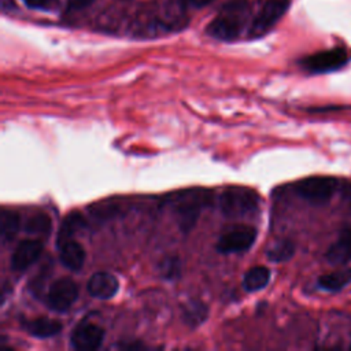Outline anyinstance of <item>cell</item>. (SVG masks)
<instances>
[{
	"label": "cell",
	"mask_w": 351,
	"mask_h": 351,
	"mask_svg": "<svg viewBox=\"0 0 351 351\" xmlns=\"http://www.w3.org/2000/svg\"><path fill=\"white\" fill-rule=\"evenodd\" d=\"M295 254V245L289 240H280L274 243L266 252L269 261L274 263H281L289 261Z\"/></svg>",
	"instance_id": "cell-20"
},
{
	"label": "cell",
	"mask_w": 351,
	"mask_h": 351,
	"mask_svg": "<svg viewBox=\"0 0 351 351\" xmlns=\"http://www.w3.org/2000/svg\"><path fill=\"white\" fill-rule=\"evenodd\" d=\"M270 281V270L266 266H254L243 277V288L248 292L263 289Z\"/></svg>",
	"instance_id": "cell-16"
},
{
	"label": "cell",
	"mask_w": 351,
	"mask_h": 351,
	"mask_svg": "<svg viewBox=\"0 0 351 351\" xmlns=\"http://www.w3.org/2000/svg\"><path fill=\"white\" fill-rule=\"evenodd\" d=\"M43 243L34 239H26L21 241L12 255H11V267L14 271H23L30 267L41 255Z\"/></svg>",
	"instance_id": "cell-10"
},
{
	"label": "cell",
	"mask_w": 351,
	"mask_h": 351,
	"mask_svg": "<svg viewBox=\"0 0 351 351\" xmlns=\"http://www.w3.org/2000/svg\"><path fill=\"white\" fill-rule=\"evenodd\" d=\"M88 292L90 296L101 300L111 299L119 291V281L118 278L108 271H96L90 276L86 284Z\"/></svg>",
	"instance_id": "cell-11"
},
{
	"label": "cell",
	"mask_w": 351,
	"mask_h": 351,
	"mask_svg": "<svg viewBox=\"0 0 351 351\" xmlns=\"http://www.w3.org/2000/svg\"><path fill=\"white\" fill-rule=\"evenodd\" d=\"M25 330L38 339H48L58 335L62 330V322L47 317H38L36 319L25 322Z\"/></svg>",
	"instance_id": "cell-14"
},
{
	"label": "cell",
	"mask_w": 351,
	"mask_h": 351,
	"mask_svg": "<svg viewBox=\"0 0 351 351\" xmlns=\"http://www.w3.org/2000/svg\"><path fill=\"white\" fill-rule=\"evenodd\" d=\"M19 230V215L12 210L3 208L0 214V237L3 243L11 241Z\"/></svg>",
	"instance_id": "cell-19"
},
{
	"label": "cell",
	"mask_w": 351,
	"mask_h": 351,
	"mask_svg": "<svg viewBox=\"0 0 351 351\" xmlns=\"http://www.w3.org/2000/svg\"><path fill=\"white\" fill-rule=\"evenodd\" d=\"M214 0H191V3L195 5V7H204L210 3H213Z\"/></svg>",
	"instance_id": "cell-25"
},
{
	"label": "cell",
	"mask_w": 351,
	"mask_h": 351,
	"mask_svg": "<svg viewBox=\"0 0 351 351\" xmlns=\"http://www.w3.org/2000/svg\"><path fill=\"white\" fill-rule=\"evenodd\" d=\"M103 339H104V330L100 326L88 321L78 324L70 335L71 346L77 350H84V351L99 348L103 343Z\"/></svg>",
	"instance_id": "cell-9"
},
{
	"label": "cell",
	"mask_w": 351,
	"mask_h": 351,
	"mask_svg": "<svg viewBox=\"0 0 351 351\" xmlns=\"http://www.w3.org/2000/svg\"><path fill=\"white\" fill-rule=\"evenodd\" d=\"M85 258L84 247L74 239L59 247V259L62 265L71 271H78L84 266Z\"/></svg>",
	"instance_id": "cell-13"
},
{
	"label": "cell",
	"mask_w": 351,
	"mask_h": 351,
	"mask_svg": "<svg viewBox=\"0 0 351 351\" xmlns=\"http://www.w3.org/2000/svg\"><path fill=\"white\" fill-rule=\"evenodd\" d=\"M247 16L245 0H233L223 5L222 11L207 25V34L222 41L239 37Z\"/></svg>",
	"instance_id": "cell-1"
},
{
	"label": "cell",
	"mask_w": 351,
	"mask_h": 351,
	"mask_svg": "<svg viewBox=\"0 0 351 351\" xmlns=\"http://www.w3.org/2000/svg\"><path fill=\"white\" fill-rule=\"evenodd\" d=\"M85 225V219L80 211H71L69 213L64 219L62 221L58 234H56V244L60 247L62 244L73 240L74 234L81 230Z\"/></svg>",
	"instance_id": "cell-15"
},
{
	"label": "cell",
	"mask_w": 351,
	"mask_h": 351,
	"mask_svg": "<svg viewBox=\"0 0 351 351\" xmlns=\"http://www.w3.org/2000/svg\"><path fill=\"white\" fill-rule=\"evenodd\" d=\"M93 0H69L67 3V8L70 11H80L84 10L86 7H89L92 4Z\"/></svg>",
	"instance_id": "cell-23"
},
{
	"label": "cell",
	"mask_w": 351,
	"mask_h": 351,
	"mask_svg": "<svg viewBox=\"0 0 351 351\" xmlns=\"http://www.w3.org/2000/svg\"><path fill=\"white\" fill-rule=\"evenodd\" d=\"M208 315L207 306L200 300H191L182 307V319L191 328H196L206 321Z\"/></svg>",
	"instance_id": "cell-18"
},
{
	"label": "cell",
	"mask_w": 351,
	"mask_h": 351,
	"mask_svg": "<svg viewBox=\"0 0 351 351\" xmlns=\"http://www.w3.org/2000/svg\"><path fill=\"white\" fill-rule=\"evenodd\" d=\"M51 229H52L51 218L43 213L29 217L23 225V230L29 234H48Z\"/></svg>",
	"instance_id": "cell-21"
},
{
	"label": "cell",
	"mask_w": 351,
	"mask_h": 351,
	"mask_svg": "<svg viewBox=\"0 0 351 351\" xmlns=\"http://www.w3.org/2000/svg\"><path fill=\"white\" fill-rule=\"evenodd\" d=\"M259 196L255 191L245 186H229L219 197V207L223 215L240 218L258 210Z\"/></svg>",
	"instance_id": "cell-2"
},
{
	"label": "cell",
	"mask_w": 351,
	"mask_h": 351,
	"mask_svg": "<svg viewBox=\"0 0 351 351\" xmlns=\"http://www.w3.org/2000/svg\"><path fill=\"white\" fill-rule=\"evenodd\" d=\"M337 181L333 177H308L296 184V193L313 204L328 202L335 193Z\"/></svg>",
	"instance_id": "cell-4"
},
{
	"label": "cell",
	"mask_w": 351,
	"mask_h": 351,
	"mask_svg": "<svg viewBox=\"0 0 351 351\" xmlns=\"http://www.w3.org/2000/svg\"><path fill=\"white\" fill-rule=\"evenodd\" d=\"M256 239V229L250 225H234L228 229L217 241V251L221 254L244 252L250 250Z\"/></svg>",
	"instance_id": "cell-5"
},
{
	"label": "cell",
	"mask_w": 351,
	"mask_h": 351,
	"mask_svg": "<svg viewBox=\"0 0 351 351\" xmlns=\"http://www.w3.org/2000/svg\"><path fill=\"white\" fill-rule=\"evenodd\" d=\"M289 0H266L251 23L248 36L251 38L265 34L288 10Z\"/></svg>",
	"instance_id": "cell-7"
},
{
	"label": "cell",
	"mask_w": 351,
	"mask_h": 351,
	"mask_svg": "<svg viewBox=\"0 0 351 351\" xmlns=\"http://www.w3.org/2000/svg\"><path fill=\"white\" fill-rule=\"evenodd\" d=\"M162 274L166 278H173L178 274V269H180V262L177 258H170L166 259L165 262H162Z\"/></svg>",
	"instance_id": "cell-22"
},
{
	"label": "cell",
	"mask_w": 351,
	"mask_h": 351,
	"mask_svg": "<svg viewBox=\"0 0 351 351\" xmlns=\"http://www.w3.org/2000/svg\"><path fill=\"white\" fill-rule=\"evenodd\" d=\"M325 258L332 265H346L351 261V228L340 232L336 241L328 248Z\"/></svg>",
	"instance_id": "cell-12"
},
{
	"label": "cell",
	"mask_w": 351,
	"mask_h": 351,
	"mask_svg": "<svg viewBox=\"0 0 351 351\" xmlns=\"http://www.w3.org/2000/svg\"><path fill=\"white\" fill-rule=\"evenodd\" d=\"M23 1L33 8H44L51 3V0H23Z\"/></svg>",
	"instance_id": "cell-24"
},
{
	"label": "cell",
	"mask_w": 351,
	"mask_h": 351,
	"mask_svg": "<svg viewBox=\"0 0 351 351\" xmlns=\"http://www.w3.org/2000/svg\"><path fill=\"white\" fill-rule=\"evenodd\" d=\"M210 192L206 189L185 191L182 195L174 197L173 204L180 218V226L184 232L193 228L200 211L210 203Z\"/></svg>",
	"instance_id": "cell-3"
},
{
	"label": "cell",
	"mask_w": 351,
	"mask_h": 351,
	"mask_svg": "<svg viewBox=\"0 0 351 351\" xmlns=\"http://www.w3.org/2000/svg\"><path fill=\"white\" fill-rule=\"evenodd\" d=\"M351 282V269L346 267L318 278V285L329 292H337Z\"/></svg>",
	"instance_id": "cell-17"
},
{
	"label": "cell",
	"mask_w": 351,
	"mask_h": 351,
	"mask_svg": "<svg viewBox=\"0 0 351 351\" xmlns=\"http://www.w3.org/2000/svg\"><path fill=\"white\" fill-rule=\"evenodd\" d=\"M78 298L77 284L67 277H62L51 284L47 293V304L51 310L64 313L67 311Z\"/></svg>",
	"instance_id": "cell-8"
},
{
	"label": "cell",
	"mask_w": 351,
	"mask_h": 351,
	"mask_svg": "<svg viewBox=\"0 0 351 351\" xmlns=\"http://www.w3.org/2000/svg\"><path fill=\"white\" fill-rule=\"evenodd\" d=\"M350 60V53L344 48L321 51L302 59L300 64L311 73H328L343 67Z\"/></svg>",
	"instance_id": "cell-6"
}]
</instances>
